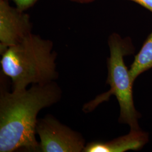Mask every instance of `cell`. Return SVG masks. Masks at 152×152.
<instances>
[{"instance_id": "obj_6", "label": "cell", "mask_w": 152, "mask_h": 152, "mask_svg": "<svg viewBox=\"0 0 152 152\" xmlns=\"http://www.w3.org/2000/svg\"><path fill=\"white\" fill-rule=\"evenodd\" d=\"M149 141L148 134L141 129L130 130L124 136L107 141H95L88 143L84 152H125L140 151Z\"/></svg>"}, {"instance_id": "obj_9", "label": "cell", "mask_w": 152, "mask_h": 152, "mask_svg": "<svg viewBox=\"0 0 152 152\" xmlns=\"http://www.w3.org/2000/svg\"><path fill=\"white\" fill-rule=\"evenodd\" d=\"M141 6L152 12V0H129Z\"/></svg>"}, {"instance_id": "obj_7", "label": "cell", "mask_w": 152, "mask_h": 152, "mask_svg": "<svg viewBox=\"0 0 152 152\" xmlns=\"http://www.w3.org/2000/svg\"><path fill=\"white\" fill-rule=\"evenodd\" d=\"M152 68V32L142 45L140 50L135 56L129 69L131 81Z\"/></svg>"}, {"instance_id": "obj_11", "label": "cell", "mask_w": 152, "mask_h": 152, "mask_svg": "<svg viewBox=\"0 0 152 152\" xmlns=\"http://www.w3.org/2000/svg\"></svg>"}, {"instance_id": "obj_8", "label": "cell", "mask_w": 152, "mask_h": 152, "mask_svg": "<svg viewBox=\"0 0 152 152\" xmlns=\"http://www.w3.org/2000/svg\"><path fill=\"white\" fill-rule=\"evenodd\" d=\"M12 1L15 6L19 10L26 11L36 4L38 0H9Z\"/></svg>"}, {"instance_id": "obj_5", "label": "cell", "mask_w": 152, "mask_h": 152, "mask_svg": "<svg viewBox=\"0 0 152 152\" xmlns=\"http://www.w3.org/2000/svg\"><path fill=\"white\" fill-rule=\"evenodd\" d=\"M32 28L30 16L25 11L11 6L9 0H0V54L31 34Z\"/></svg>"}, {"instance_id": "obj_1", "label": "cell", "mask_w": 152, "mask_h": 152, "mask_svg": "<svg viewBox=\"0 0 152 152\" xmlns=\"http://www.w3.org/2000/svg\"><path fill=\"white\" fill-rule=\"evenodd\" d=\"M61 96V89L55 81L11 92L1 86L0 152H40L36 137L37 115L42 109L59 102Z\"/></svg>"}, {"instance_id": "obj_10", "label": "cell", "mask_w": 152, "mask_h": 152, "mask_svg": "<svg viewBox=\"0 0 152 152\" xmlns=\"http://www.w3.org/2000/svg\"><path fill=\"white\" fill-rule=\"evenodd\" d=\"M73 2H76V3H79V4H88L90 2H91L94 0H68Z\"/></svg>"}, {"instance_id": "obj_4", "label": "cell", "mask_w": 152, "mask_h": 152, "mask_svg": "<svg viewBox=\"0 0 152 152\" xmlns=\"http://www.w3.org/2000/svg\"><path fill=\"white\" fill-rule=\"evenodd\" d=\"M36 132L40 139V152H81L86 146L80 132L61 124L51 114L38 119Z\"/></svg>"}, {"instance_id": "obj_2", "label": "cell", "mask_w": 152, "mask_h": 152, "mask_svg": "<svg viewBox=\"0 0 152 152\" xmlns=\"http://www.w3.org/2000/svg\"><path fill=\"white\" fill-rule=\"evenodd\" d=\"M53 48V41L32 33L6 50L1 54V65L3 75L11 79L12 91L58 78L55 63L57 53Z\"/></svg>"}, {"instance_id": "obj_3", "label": "cell", "mask_w": 152, "mask_h": 152, "mask_svg": "<svg viewBox=\"0 0 152 152\" xmlns=\"http://www.w3.org/2000/svg\"><path fill=\"white\" fill-rule=\"evenodd\" d=\"M108 46V73L106 83L110 86V90L86 104L83 107V110L86 113L90 112L100 104L108 101L110 97L114 95L120 106L119 123L128 125L130 130H139L141 114L135 106L134 83L131 81L129 69L124 61L125 56L133 54L132 45L129 38H122L118 34L113 33L109 37Z\"/></svg>"}]
</instances>
